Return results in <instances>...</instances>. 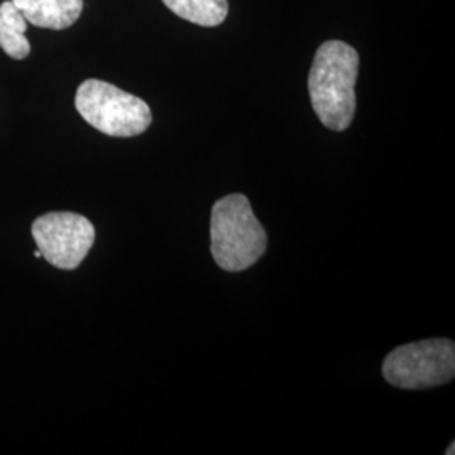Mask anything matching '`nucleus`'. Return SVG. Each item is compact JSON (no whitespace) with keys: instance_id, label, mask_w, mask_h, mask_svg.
Returning a JSON list of instances; mask_svg holds the SVG:
<instances>
[{"instance_id":"obj_1","label":"nucleus","mask_w":455,"mask_h":455,"mask_svg":"<svg viewBox=\"0 0 455 455\" xmlns=\"http://www.w3.org/2000/svg\"><path fill=\"white\" fill-rule=\"evenodd\" d=\"M359 54L342 41H325L315 51L309 73L310 103L329 131H346L356 112Z\"/></svg>"},{"instance_id":"obj_2","label":"nucleus","mask_w":455,"mask_h":455,"mask_svg":"<svg viewBox=\"0 0 455 455\" xmlns=\"http://www.w3.org/2000/svg\"><path fill=\"white\" fill-rule=\"evenodd\" d=\"M267 242V233L246 196L229 195L214 203L212 253L220 268L227 272L250 268L263 257Z\"/></svg>"},{"instance_id":"obj_3","label":"nucleus","mask_w":455,"mask_h":455,"mask_svg":"<svg viewBox=\"0 0 455 455\" xmlns=\"http://www.w3.org/2000/svg\"><path fill=\"white\" fill-rule=\"evenodd\" d=\"M75 105L84 122L110 137H135L152 124L150 107L142 98L101 80L83 82Z\"/></svg>"},{"instance_id":"obj_4","label":"nucleus","mask_w":455,"mask_h":455,"mask_svg":"<svg viewBox=\"0 0 455 455\" xmlns=\"http://www.w3.org/2000/svg\"><path fill=\"white\" fill-rule=\"evenodd\" d=\"M385 379L403 390H427L452 381L455 344L451 339H427L396 347L383 363Z\"/></svg>"},{"instance_id":"obj_5","label":"nucleus","mask_w":455,"mask_h":455,"mask_svg":"<svg viewBox=\"0 0 455 455\" xmlns=\"http://www.w3.org/2000/svg\"><path fill=\"white\" fill-rule=\"evenodd\" d=\"M34 242L41 255L61 270H75L95 243V227L76 212H48L33 223Z\"/></svg>"},{"instance_id":"obj_6","label":"nucleus","mask_w":455,"mask_h":455,"mask_svg":"<svg viewBox=\"0 0 455 455\" xmlns=\"http://www.w3.org/2000/svg\"><path fill=\"white\" fill-rule=\"evenodd\" d=\"M24 19L44 29L61 31L73 26L83 11V0H12Z\"/></svg>"},{"instance_id":"obj_7","label":"nucleus","mask_w":455,"mask_h":455,"mask_svg":"<svg viewBox=\"0 0 455 455\" xmlns=\"http://www.w3.org/2000/svg\"><path fill=\"white\" fill-rule=\"evenodd\" d=\"M28 20L20 14L12 0L0 4V48L12 60H24L31 52L26 37Z\"/></svg>"},{"instance_id":"obj_8","label":"nucleus","mask_w":455,"mask_h":455,"mask_svg":"<svg viewBox=\"0 0 455 455\" xmlns=\"http://www.w3.org/2000/svg\"><path fill=\"white\" fill-rule=\"evenodd\" d=\"M176 16L203 28H216L228 17V0H163Z\"/></svg>"},{"instance_id":"obj_9","label":"nucleus","mask_w":455,"mask_h":455,"mask_svg":"<svg viewBox=\"0 0 455 455\" xmlns=\"http://www.w3.org/2000/svg\"><path fill=\"white\" fill-rule=\"evenodd\" d=\"M455 445L454 443H452V445H451V449H447V452H445V454L447 455H454L455 454Z\"/></svg>"},{"instance_id":"obj_10","label":"nucleus","mask_w":455,"mask_h":455,"mask_svg":"<svg viewBox=\"0 0 455 455\" xmlns=\"http://www.w3.org/2000/svg\"><path fill=\"white\" fill-rule=\"evenodd\" d=\"M34 257H36V259H39V257H43V255H41V251H39V250H36V251H34Z\"/></svg>"}]
</instances>
